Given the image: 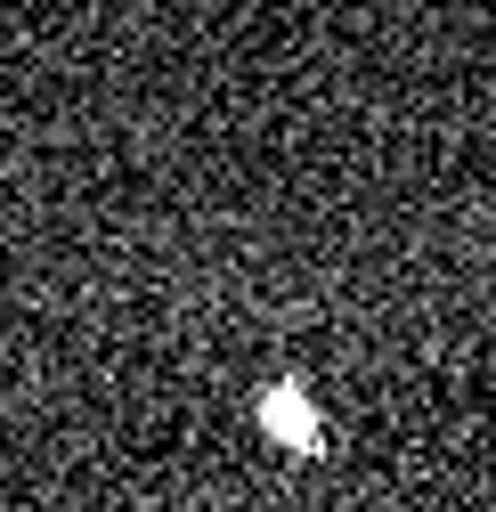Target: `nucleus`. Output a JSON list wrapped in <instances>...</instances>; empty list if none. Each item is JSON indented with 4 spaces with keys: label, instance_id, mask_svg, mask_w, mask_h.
<instances>
[{
    "label": "nucleus",
    "instance_id": "1",
    "mask_svg": "<svg viewBox=\"0 0 496 512\" xmlns=\"http://www.w3.org/2000/svg\"><path fill=\"white\" fill-rule=\"evenodd\" d=\"M261 423H269L277 447H293V456H326V423H318V407H309V391L293 374H277L261 391Z\"/></svg>",
    "mask_w": 496,
    "mask_h": 512
}]
</instances>
